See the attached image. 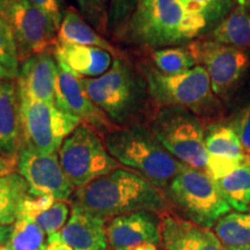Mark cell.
Listing matches in <instances>:
<instances>
[{"label":"cell","mask_w":250,"mask_h":250,"mask_svg":"<svg viewBox=\"0 0 250 250\" xmlns=\"http://www.w3.org/2000/svg\"><path fill=\"white\" fill-rule=\"evenodd\" d=\"M181 1H182L183 4L187 6V7H189V8H192V6H191V2H190V0H181ZM192 9H193V8H192Z\"/></svg>","instance_id":"40"},{"label":"cell","mask_w":250,"mask_h":250,"mask_svg":"<svg viewBox=\"0 0 250 250\" xmlns=\"http://www.w3.org/2000/svg\"><path fill=\"white\" fill-rule=\"evenodd\" d=\"M151 61L153 66L165 74L183 73L197 65L188 45L152 50Z\"/></svg>","instance_id":"27"},{"label":"cell","mask_w":250,"mask_h":250,"mask_svg":"<svg viewBox=\"0 0 250 250\" xmlns=\"http://www.w3.org/2000/svg\"><path fill=\"white\" fill-rule=\"evenodd\" d=\"M146 125L177 160L188 167L206 171V130L202 118L181 108L158 107Z\"/></svg>","instance_id":"6"},{"label":"cell","mask_w":250,"mask_h":250,"mask_svg":"<svg viewBox=\"0 0 250 250\" xmlns=\"http://www.w3.org/2000/svg\"><path fill=\"white\" fill-rule=\"evenodd\" d=\"M11 230L12 225L11 226H2V225H0V246L4 245V243L7 241L9 234H11Z\"/></svg>","instance_id":"37"},{"label":"cell","mask_w":250,"mask_h":250,"mask_svg":"<svg viewBox=\"0 0 250 250\" xmlns=\"http://www.w3.org/2000/svg\"><path fill=\"white\" fill-rule=\"evenodd\" d=\"M0 62L18 78L21 62L18 56L17 44L11 28L1 15H0Z\"/></svg>","instance_id":"31"},{"label":"cell","mask_w":250,"mask_h":250,"mask_svg":"<svg viewBox=\"0 0 250 250\" xmlns=\"http://www.w3.org/2000/svg\"><path fill=\"white\" fill-rule=\"evenodd\" d=\"M57 59L54 48L37 52L21 62L18 76L19 92L57 104Z\"/></svg>","instance_id":"15"},{"label":"cell","mask_w":250,"mask_h":250,"mask_svg":"<svg viewBox=\"0 0 250 250\" xmlns=\"http://www.w3.org/2000/svg\"><path fill=\"white\" fill-rule=\"evenodd\" d=\"M55 57L61 59L80 78H98L109 71L114 56L98 46L55 43Z\"/></svg>","instance_id":"20"},{"label":"cell","mask_w":250,"mask_h":250,"mask_svg":"<svg viewBox=\"0 0 250 250\" xmlns=\"http://www.w3.org/2000/svg\"><path fill=\"white\" fill-rule=\"evenodd\" d=\"M22 145L43 153H58L62 144L81 122L48 103L20 93ZM21 145V146H22Z\"/></svg>","instance_id":"9"},{"label":"cell","mask_w":250,"mask_h":250,"mask_svg":"<svg viewBox=\"0 0 250 250\" xmlns=\"http://www.w3.org/2000/svg\"><path fill=\"white\" fill-rule=\"evenodd\" d=\"M138 0H110L108 33L112 39L122 41Z\"/></svg>","instance_id":"28"},{"label":"cell","mask_w":250,"mask_h":250,"mask_svg":"<svg viewBox=\"0 0 250 250\" xmlns=\"http://www.w3.org/2000/svg\"><path fill=\"white\" fill-rule=\"evenodd\" d=\"M192 8L205 19L206 24H218L229 14L237 0H190Z\"/></svg>","instance_id":"32"},{"label":"cell","mask_w":250,"mask_h":250,"mask_svg":"<svg viewBox=\"0 0 250 250\" xmlns=\"http://www.w3.org/2000/svg\"><path fill=\"white\" fill-rule=\"evenodd\" d=\"M138 67L156 107L181 108L202 120L220 115L223 104L212 90L210 77L202 65L179 74H165L146 62Z\"/></svg>","instance_id":"5"},{"label":"cell","mask_w":250,"mask_h":250,"mask_svg":"<svg viewBox=\"0 0 250 250\" xmlns=\"http://www.w3.org/2000/svg\"><path fill=\"white\" fill-rule=\"evenodd\" d=\"M81 79L89 99L115 126L146 124L158 108L142 71L125 56L115 57L103 76Z\"/></svg>","instance_id":"2"},{"label":"cell","mask_w":250,"mask_h":250,"mask_svg":"<svg viewBox=\"0 0 250 250\" xmlns=\"http://www.w3.org/2000/svg\"><path fill=\"white\" fill-rule=\"evenodd\" d=\"M57 43H65V44H77V45H88L98 46L115 57L124 56L114 44H111L104 36L100 35L90 24L87 22L79 11L73 7L66 8L64 12V17L61 27H59Z\"/></svg>","instance_id":"21"},{"label":"cell","mask_w":250,"mask_h":250,"mask_svg":"<svg viewBox=\"0 0 250 250\" xmlns=\"http://www.w3.org/2000/svg\"><path fill=\"white\" fill-rule=\"evenodd\" d=\"M57 59V105L62 110L98 130L101 136L114 129L104 112L89 99L83 79L77 76L61 59Z\"/></svg>","instance_id":"13"},{"label":"cell","mask_w":250,"mask_h":250,"mask_svg":"<svg viewBox=\"0 0 250 250\" xmlns=\"http://www.w3.org/2000/svg\"><path fill=\"white\" fill-rule=\"evenodd\" d=\"M61 165L76 189L120 168L110 155L101 133L80 123L64 140L58 151Z\"/></svg>","instance_id":"8"},{"label":"cell","mask_w":250,"mask_h":250,"mask_svg":"<svg viewBox=\"0 0 250 250\" xmlns=\"http://www.w3.org/2000/svg\"><path fill=\"white\" fill-rule=\"evenodd\" d=\"M160 230L165 250H227L210 228L170 212L160 215Z\"/></svg>","instance_id":"17"},{"label":"cell","mask_w":250,"mask_h":250,"mask_svg":"<svg viewBox=\"0 0 250 250\" xmlns=\"http://www.w3.org/2000/svg\"><path fill=\"white\" fill-rule=\"evenodd\" d=\"M21 145V100L18 81L0 80V156L15 166Z\"/></svg>","instance_id":"18"},{"label":"cell","mask_w":250,"mask_h":250,"mask_svg":"<svg viewBox=\"0 0 250 250\" xmlns=\"http://www.w3.org/2000/svg\"><path fill=\"white\" fill-rule=\"evenodd\" d=\"M214 181L233 210L250 211V156L235 169Z\"/></svg>","instance_id":"24"},{"label":"cell","mask_w":250,"mask_h":250,"mask_svg":"<svg viewBox=\"0 0 250 250\" xmlns=\"http://www.w3.org/2000/svg\"><path fill=\"white\" fill-rule=\"evenodd\" d=\"M18 78L14 76L13 73H11L4 65L0 62V80H17Z\"/></svg>","instance_id":"38"},{"label":"cell","mask_w":250,"mask_h":250,"mask_svg":"<svg viewBox=\"0 0 250 250\" xmlns=\"http://www.w3.org/2000/svg\"><path fill=\"white\" fill-rule=\"evenodd\" d=\"M14 165L6 160V159L0 156V175L9 173V171H13Z\"/></svg>","instance_id":"36"},{"label":"cell","mask_w":250,"mask_h":250,"mask_svg":"<svg viewBox=\"0 0 250 250\" xmlns=\"http://www.w3.org/2000/svg\"><path fill=\"white\" fill-rule=\"evenodd\" d=\"M188 48L197 65H202L208 72L215 96L220 101H228L250 66L248 50L221 44L212 40L191 42Z\"/></svg>","instance_id":"11"},{"label":"cell","mask_w":250,"mask_h":250,"mask_svg":"<svg viewBox=\"0 0 250 250\" xmlns=\"http://www.w3.org/2000/svg\"><path fill=\"white\" fill-rule=\"evenodd\" d=\"M211 40L221 44L250 49V0H237L229 14L213 27Z\"/></svg>","instance_id":"22"},{"label":"cell","mask_w":250,"mask_h":250,"mask_svg":"<svg viewBox=\"0 0 250 250\" xmlns=\"http://www.w3.org/2000/svg\"><path fill=\"white\" fill-rule=\"evenodd\" d=\"M79 13L100 35L108 36L110 0H76Z\"/></svg>","instance_id":"29"},{"label":"cell","mask_w":250,"mask_h":250,"mask_svg":"<svg viewBox=\"0 0 250 250\" xmlns=\"http://www.w3.org/2000/svg\"><path fill=\"white\" fill-rule=\"evenodd\" d=\"M45 246L49 250H73L72 247L62 239L61 233H55L46 237Z\"/></svg>","instance_id":"35"},{"label":"cell","mask_w":250,"mask_h":250,"mask_svg":"<svg viewBox=\"0 0 250 250\" xmlns=\"http://www.w3.org/2000/svg\"><path fill=\"white\" fill-rule=\"evenodd\" d=\"M228 250H250V247H248V248H236V249H228Z\"/></svg>","instance_id":"41"},{"label":"cell","mask_w":250,"mask_h":250,"mask_svg":"<svg viewBox=\"0 0 250 250\" xmlns=\"http://www.w3.org/2000/svg\"><path fill=\"white\" fill-rule=\"evenodd\" d=\"M72 210V206L65 201H56L50 208L39 212L31 217L40 227L44 230L46 236L59 233L68 220V215Z\"/></svg>","instance_id":"30"},{"label":"cell","mask_w":250,"mask_h":250,"mask_svg":"<svg viewBox=\"0 0 250 250\" xmlns=\"http://www.w3.org/2000/svg\"><path fill=\"white\" fill-rule=\"evenodd\" d=\"M73 196V204L105 220L139 211L159 215L169 212V201L164 190L137 171L124 168L78 188Z\"/></svg>","instance_id":"1"},{"label":"cell","mask_w":250,"mask_h":250,"mask_svg":"<svg viewBox=\"0 0 250 250\" xmlns=\"http://www.w3.org/2000/svg\"><path fill=\"white\" fill-rule=\"evenodd\" d=\"M28 196L29 187L18 171L0 175V225L11 226L15 223Z\"/></svg>","instance_id":"23"},{"label":"cell","mask_w":250,"mask_h":250,"mask_svg":"<svg viewBox=\"0 0 250 250\" xmlns=\"http://www.w3.org/2000/svg\"><path fill=\"white\" fill-rule=\"evenodd\" d=\"M107 241L111 250H133L143 245L160 246V215L139 211L109 219Z\"/></svg>","instance_id":"14"},{"label":"cell","mask_w":250,"mask_h":250,"mask_svg":"<svg viewBox=\"0 0 250 250\" xmlns=\"http://www.w3.org/2000/svg\"><path fill=\"white\" fill-rule=\"evenodd\" d=\"M73 250H107V220L72 204L71 215L61 230Z\"/></svg>","instance_id":"19"},{"label":"cell","mask_w":250,"mask_h":250,"mask_svg":"<svg viewBox=\"0 0 250 250\" xmlns=\"http://www.w3.org/2000/svg\"><path fill=\"white\" fill-rule=\"evenodd\" d=\"M0 15L13 33L20 62L51 49L62 21L34 6L29 0H0Z\"/></svg>","instance_id":"10"},{"label":"cell","mask_w":250,"mask_h":250,"mask_svg":"<svg viewBox=\"0 0 250 250\" xmlns=\"http://www.w3.org/2000/svg\"><path fill=\"white\" fill-rule=\"evenodd\" d=\"M232 127L239 137L246 154L250 156V101L237 112Z\"/></svg>","instance_id":"33"},{"label":"cell","mask_w":250,"mask_h":250,"mask_svg":"<svg viewBox=\"0 0 250 250\" xmlns=\"http://www.w3.org/2000/svg\"><path fill=\"white\" fill-rule=\"evenodd\" d=\"M15 166L28 183L30 196L49 195L57 201L67 202L76 191V187L62 169L58 153L43 154L22 145Z\"/></svg>","instance_id":"12"},{"label":"cell","mask_w":250,"mask_h":250,"mask_svg":"<svg viewBox=\"0 0 250 250\" xmlns=\"http://www.w3.org/2000/svg\"><path fill=\"white\" fill-rule=\"evenodd\" d=\"M208 173L213 180L235 169L249 158L232 125L211 124L205 132Z\"/></svg>","instance_id":"16"},{"label":"cell","mask_w":250,"mask_h":250,"mask_svg":"<svg viewBox=\"0 0 250 250\" xmlns=\"http://www.w3.org/2000/svg\"><path fill=\"white\" fill-rule=\"evenodd\" d=\"M45 232L28 214L20 213L12 225L9 237L0 250H39L45 245Z\"/></svg>","instance_id":"26"},{"label":"cell","mask_w":250,"mask_h":250,"mask_svg":"<svg viewBox=\"0 0 250 250\" xmlns=\"http://www.w3.org/2000/svg\"><path fill=\"white\" fill-rule=\"evenodd\" d=\"M214 233L225 248L250 247V212H233L224 215L214 226Z\"/></svg>","instance_id":"25"},{"label":"cell","mask_w":250,"mask_h":250,"mask_svg":"<svg viewBox=\"0 0 250 250\" xmlns=\"http://www.w3.org/2000/svg\"><path fill=\"white\" fill-rule=\"evenodd\" d=\"M29 1L37 8L62 21L64 13L62 12V0H29Z\"/></svg>","instance_id":"34"},{"label":"cell","mask_w":250,"mask_h":250,"mask_svg":"<svg viewBox=\"0 0 250 250\" xmlns=\"http://www.w3.org/2000/svg\"><path fill=\"white\" fill-rule=\"evenodd\" d=\"M39 250H49V249H48V248H46V246L44 245V246H43V247H42V248H41V249H39Z\"/></svg>","instance_id":"42"},{"label":"cell","mask_w":250,"mask_h":250,"mask_svg":"<svg viewBox=\"0 0 250 250\" xmlns=\"http://www.w3.org/2000/svg\"><path fill=\"white\" fill-rule=\"evenodd\" d=\"M165 192L181 217L204 228L214 227L232 208L210 175L188 166Z\"/></svg>","instance_id":"7"},{"label":"cell","mask_w":250,"mask_h":250,"mask_svg":"<svg viewBox=\"0 0 250 250\" xmlns=\"http://www.w3.org/2000/svg\"><path fill=\"white\" fill-rule=\"evenodd\" d=\"M133 250H165V249L160 248V247L155 245H143V246L137 247V248H134Z\"/></svg>","instance_id":"39"},{"label":"cell","mask_w":250,"mask_h":250,"mask_svg":"<svg viewBox=\"0 0 250 250\" xmlns=\"http://www.w3.org/2000/svg\"><path fill=\"white\" fill-rule=\"evenodd\" d=\"M206 28L205 19L181 0H138L122 41L151 50L180 46Z\"/></svg>","instance_id":"3"},{"label":"cell","mask_w":250,"mask_h":250,"mask_svg":"<svg viewBox=\"0 0 250 250\" xmlns=\"http://www.w3.org/2000/svg\"><path fill=\"white\" fill-rule=\"evenodd\" d=\"M102 137L118 164L143 175L164 191L186 167L159 143L146 124L115 126Z\"/></svg>","instance_id":"4"}]
</instances>
